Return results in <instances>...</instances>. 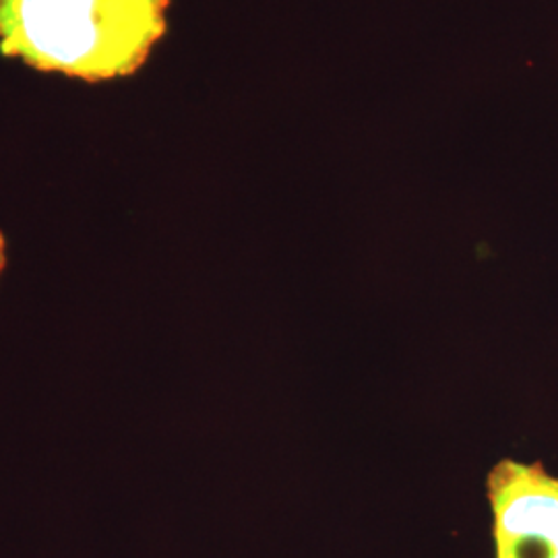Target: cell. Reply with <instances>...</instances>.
I'll return each instance as SVG.
<instances>
[{
	"mask_svg": "<svg viewBox=\"0 0 558 558\" xmlns=\"http://www.w3.org/2000/svg\"><path fill=\"white\" fill-rule=\"evenodd\" d=\"M4 263H7V257H4V236H2V232H0V274H2V269H4Z\"/></svg>",
	"mask_w": 558,
	"mask_h": 558,
	"instance_id": "3957f363",
	"label": "cell"
},
{
	"mask_svg": "<svg viewBox=\"0 0 558 558\" xmlns=\"http://www.w3.org/2000/svg\"><path fill=\"white\" fill-rule=\"evenodd\" d=\"M497 558H558V478L502 459L488 476Z\"/></svg>",
	"mask_w": 558,
	"mask_h": 558,
	"instance_id": "7a4b0ae2",
	"label": "cell"
},
{
	"mask_svg": "<svg viewBox=\"0 0 558 558\" xmlns=\"http://www.w3.org/2000/svg\"><path fill=\"white\" fill-rule=\"evenodd\" d=\"M170 0H0V52L38 71L133 75L168 29Z\"/></svg>",
	"mask_w": 558,
	"mask_h": 558,
	"instance_id": "6da1fadb",
	"label": "cell"
}]
</instances>
